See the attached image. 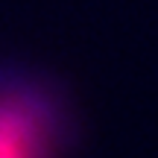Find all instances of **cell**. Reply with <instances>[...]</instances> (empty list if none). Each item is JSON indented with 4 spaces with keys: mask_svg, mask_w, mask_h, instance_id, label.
Returning <instances> with one entry per match:
<instances>
[{
    "mask_svg": "<svg viewBox=\"0 0 158 158\" xmlns=\"http://www.w3.org/2000/svg\"><path fill=\"white\" fill-rule=\"evenodd\" d=\"M62 108L35 82H0V158H56Z\"/></svg>",
    "mask_w": 158,
    "mask_h": 158,
    "instance_id": "1",
    "label": "cell"
}]
</instances>
